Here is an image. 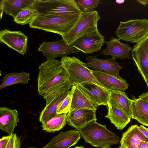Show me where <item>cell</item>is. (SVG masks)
Masks as SVG:
<instances>
[{
	"instance_id": "obj_1",
	"label": "cell",
	"mask_w": 148,
	"mask_h": 148,
	"mask_svg": "<svg viewBox=\"0 0 148 148\" xmlns=\"http://www.w3.org/2000/svg\"><path fill=\"white\" fill-rule=\"evenodd\" d=\"M38 91L42 96L71 88L69 76L60 61L47 60L39 66Z\"/></svg>"
},
{
	"instance_id": "obj_2",
	"label": "cell",
	"mask_w": 148,
	"mask_h": 148,
	"mask_svg": "<svg viewBox=\"0 0 148 148\" xmlns=\"http://www.w3.org/2000/svg\"><path fill=\"white\" fill-rule=\"evenodd\" d=\"M80 14L46 16L39 13L29 24L31 28L38 29L62 36L66 35L78 20Z\"/></svg>"
},
{
	"instance_id": "obj_3",
	"label": "cell",
	"mask_w": 148,
	"mask_h": 148,
	"mask_svg": "<svg viewBox=\"0 0 148 148\" xmlns=\"http://www.w3.org/2000/svg\"><path fill=\"white\" fill-rule=\"evenodd\" d=\"M77 130L85 142L94 147H110L118 144L119 141L118 136L109 130L106 125L97 123V120L90 122Z\"/></svg>"
},
{
	"instance_id": "obj_4",
	"label": "cell",
	"mask_w": 148,
	"mask_h": 148,
	"mask_svg": "<svg viewBox=\"0 0 148 148\" xmlns=\"http://www.w3.org/2000/svg\"><path fill=\"white\" fill-rule=\"evenodd\" d=\"M61 66L68 74L72 86L84 83L95 84L106 89L97 79L92 71L86 63L77 57L65 56L62 57Z\"/></svg>"
},
{
	"instance_id": "obj_5",
	"label": "cell",
	"mask_w": 148,
	"mask_h": 148,
	"mask_svg": "<svg viewBox=\"0 0 148 148\" xmlns=\"http://www.w3.org/2000/svg\"><path fill=\"white\" fill-rule=\"evenodd\" d=\"M101 18L97 10L90 12H81L79 18L70 32L62 36V39L68 45L82 36L98 30L97 24Z\"/></svg>"
},
{
	"instance_id": "obj_6",
	"label": "cell",
	"mask_w": 148,
	"mask_h": 148,
	"mask_svg": "<svg viewBox=\"0 0 148 148\" xmlns=\"http://www.w3.org/2000/svg\"><path fill=\"white\" fill-rule=\"evenodd\" d=\"M32 6L46 16L80 14L82 12L75 0H36Z\"/></svg>"
},
{
	"instance_id": "obj_7",
	"label": "cell",
	"mask_w": 148,
	"mask_h": 148,
	"mask_svg": "<svg viewBox=\"0 0 148 148\" xmlns=\"http://www.w3.org/2000/svg\"><path fill=\"white\" fill-rule=\"evenodd\" d=\"M120 23L115 31L120 39L131 43H137L148 35V20L131 19Z\"/></svg>"
},
{
	"instance_id": "obj_8",
	"label": "cell",
	"mask_w": 148,
	"mask_h": 148,
	"mask_svg": "<svg viewBox=\"0 0 148 148\" xmlns=\"http://www.w3.org/2000/svg\"><path fill=\"white\" fill-rule=\"evenodd\" d=\"M47 60L55 59L71 54H77L80 51L72 46L67 45L62 39L53 42L44 41L38 48Z\"/></svg>"
},
{
	"instance_id": "obj_9",
	"label": "cell",
	"mask_w": 148,
	"mask_h": 148,
	"mask_svg": "<svg viewBox=\"0 0 148 148\" xmlns=\"http://www.w3.org/2000/svg\"><path fill=\"white\" fill-rule=\"evenodd\" d=\"M105 42L104 36L98 30L82 36L72 46L85 54H91L100 50Z\"/></svg>"
},
{
	"instance_id": "obj_10",
	"label": "cell",
	"mask_w": 148,
	"mask_h": 148,
	"mask_svg": "<svg viewBox=\"0 0 148 148\" xmlns=\"http://www.w3.org/2000/svg\"><path fill=\"white\" fill-rule=\"evenodd\" d=\"M131 53L138 71L146 82L148 79V35L134 46Z\"/></svg>"
},
{
	"instance_id": "obj_11",
	"label": "cell",
	"mask_w": 148,
	"mask_h": 148,
	"mask_svg": "<svg viewBox=\"0 0 148 148\" xmlns=\"http://www.w3.org/2000/svg\"><path fill=\"white\" fill-rule=\"evenodd\" d=\"M27 37L21 31L7 29L0 32V41L10 48L24 55L26 53Z\"/></svg>"
},
{
	"instance_id": "obj_12",
	"label": "cell",
	"mask_w": 148,
	"mask_h": 148,
	"mask_svg": "<svg viewBox=\"0 0 148 148\" xmlns=\"http://www.w3.org/2000/svg\"><path fill=\"white\" fill-rule=\"evenodd\" d=\"M66 90L45 95L43 97L46 101V106L41 112L39 120L41 123L46 122L56 115L60 103L70 92Z\"/></svg>"
},
{
	"instance_id": "obj_13",
	"label": "cell",
	"mask_w": 148,
	"mask_h": 148,
	"mask_svg": "<svg viewBox=\"0 0 148 148\" xmlns=\"http://www.w3.org/2000/svg\"><path fill=\"white\" fill-rule=\"evenodd\" d=\"M98 55L95 56H87L86 63L88 67H91L94 70L104 71L118 78L121 77L119 75V70L122 66L113 58L106 59H99Z\"/></svg>"
},
{
	"instance_id": "obj_14",
	"label": "cell",
	"mask_w": 148,
	"mask_h": 148,
	"mask_svg": "<svg viewBox=\"0 0 148 148\" xmlns=\"http://www.w3.org/2000/svg\"><path fill=\"white\" fill-rule=\"evenodd\" d=\"M108 111L105 117L119 130H122L130 122L131 118L119 106L110 93L107 103Z\"/></svg>"
},
{
	"instance_id": "obj_15",
	"label": "cell",
	"mask_w": 148,
	"mask_h": 148,
	"mask_svg": "<svg viewBox=\"0 0 148 148\" xmlns=\"http://www.w3.org/2000/svg\"><path fill=\"white\" fill-rule=\"evenodd\" d=\"M96 111L90 109L76 110L69 111L66 115V123L77 130L90 122L97 120Z\"/></svg>"
},
{
	"instance_id": "obj_16",
	"label": "cell",
	"mask_w": 148,
	"mask_h": 148,
	"mask_svg": "<svg viewBox=\"0 0 148 148\" xmlns=\"http://www.w3.org/2000/svg\"><path fill=\"white\" fill-rule=\"evenodd\" d=\"M81 137L76 129L60 132L53 137L43 148H69L77 144Z\"/></svg>"
},
{
	"instance_id": "obj_17",
	"label": "cell",
	"mask_w": 148,
	"mask_h": 148,
	"mask_svg": "<svg viewBox=\"0 0 148 148\" xmlns=\"http://www.w3.org/2000/svg\"><path fill=\"white\" fill-rule=\"evenodd\" d=\"M92 71L98 81L108 90H118L124 92L128 88V83L125 79L121 77L118 78L103 71Z\"/></svg>"
},
{
	"instance_id": "obj_18",
	"label": "cell",
	"mask_w": 148,
	"mask_h": 148,
	"mask_svg": "<svg viewBox=\"0 0 148 148\" xmlns=\"http://www.w3.org/2000/svg\"><path fill=\"white\" fill-rule=\"evenodd\" d=\"M74 86L82 90L98 106H107L110 94L108 90L90 83L79 84Z\"/></svg>"
},
{
	"instance_id": "obj_19",
	"label": "cell",
	"mask_w": 148,
	"mask_h": 148,
	"mask_svg": "<svg viewBox=\"0 0 148 148\" xmlns=\"http://www.w3.org/2000/svg\"><path fill=\"white\" fill-rule=\"evenodd\" d=\"M119 38L112 37L110 41L105 42L107 47L101 53L105 56H111L115 60L129 58L130 56V52L132 50V48L127 43L121 42Z\"/></svg>"
},
{
	"instance_id": "obj_20",
	"label": "cell",
	"mask_w": 148,
	"mask_h": 148,
	"mask_svg": "<svg viewBox=\"0 0 148 148\" xmlns=\"http://www.w3.org/2000/svg\"><path fill=\"white\" fill-rule=\"evenodd\" d=\"M18 113L16 109L6 107H0V129L8 135L14 133L19 122Z\"/></svg>"
},
{
	"instance_id": "obj_21",
	"label": "cell",
	"mask_w": 148,
	"mask_h": 148,
	"mask_svg": "<svg viewBox=\"0 0 148 148\" xmlns=\"http://www.w3.org/2000/svg\"><path fill=\"white\" fill-rule=\"evenodd\" d=\"M138 126L137 124L132 125L123 133L121 146L127 148H138L141 141L148 142V138L138 130Z\"/></svg>"
},
{
	"instance_id": "obj_22",
	"label": "cell",
	"mask_w": 148,
	"mask_h": 148,
	"mask_svg": "<svg viewBox=\"0 0 148 148\" xmlns=\"http://www.w3.org/2000/svg\"><path fill=\"white\" fill-rule=\"evenodd\" d=\"M133 97L131 118L148 127V101L141 95L138 98Z\"/></svg>"
},
{
	"instance_id": "obj_23",
	"label": "cell",
	"mask_w": 148,
	"mask_h": 148,
	"mask_svg": "<svg viewBox=\"0 0 148 148\" xmlns=\"http://www.w3.org/2000/svg\"><path fill=\"white\" fill-rule=\"evenodd\" d=\"M71 108L69 111L79 109L96 111L99 106L75 86H74Z\"/></svg>"
},
{
	"instance_id": "obj_24",
	"label": "cell",
	"mask_w": 148,
	"mask_h": 148,
	"mask_svg": "<svg viewBox=\"0 0 148 148\" xmlns=\"http://www.w3.org/2000/svg\"><path fill=\"white\" fill-rule=\"evenodd\" d=\"M3 11L15 18L23 10L32 5L36 0H0Z\"/></svg>"
},
{
	"instance_id": "obj_25",
	"label": "cell",
	"mask_w": 148,
	"mask_h": 148,
	"mask_svg": "<svg viewBox=\"0 0 148 148\" xmlns=\"http://www.w3.org/2000/svg\"><path fill=\"white\" fill-rule=\"evenodd\" d=\"M30 74L23 71L21 73L15 72L4 75L1 80L2 82L0 85V90L8 86L15 84H27L30 79Z\"/></svg>"
},
{
	"instance_id": "obj_26",
	"label": "cell",
	"mask_w": 148,
	"mask_h": 148,
	"mask_svg": "<svg viewBox=\"0 0 148 148\" xmlns=\"http://www.w3.org/2000/svg\"><path fill=\"white\" fill-rule=\"evenodd\" d=\"M120 108L131 118L132 100L129 98L125 92L118 90H108Z\"/></svg>"
},
{
	"instance_id": "obj_27",
	"label": "cell",
	"mask_w": 148,
	"mask_h": 148,
	"mask_svg": "<svg viewBox=\"0 0 148 148\" xmlns=\"http://www.w3.org/2000/svg\"><path fill=\"white\" fill-rule=\"evenodd\" d=\"M67 113L57 114L49 120L42 123V130L49 133L62 129L66 123Z\"/></svg>"
},
{
	"instance_id": "obj_28",
	"label": "cell",
	"mask_w": 148,
	"mask_h": 148,
	"mask_svg": "<svg viewBox=\"0 0 148 148\" xmlns=\"http://www.w3.org/2000/svg\"><path fill=\"white\" fill-rule=\"evenodd\" d=\"M39 13L32 5L21 11L13 21L16 23L21 25L29 24Z\"/></svg>"
},
{
	"instance_id": "obj_29",
	"label": "cell",
	"mask_w": 148,
	"mask_h": 148,
	"mask_svg": "<svg viewBox=\"0 0 148 148\" xmlns=\"http://www.w3.org/2000/svg\"><path fill=\"white\" fill-rule=\"evenodd\" d=\"M100 0H77L76 3L82 12H90L94 11L100 3Z\"/></svg>"
},
{
	"instance_id": "obj_30",
	"label": "cell",
	"mask_w": 148,
	"mask_h": 148,
	"mask_svg": "<svg viewBox=\"0 0 148 148\" xmlns=\"http://www.w3.org/2000/svg\"><path fill=\"white\" fill-rule=\"evenodd\" d=\"M74 86H72L68 95L59 106L57 111V114L67 113L69 111L72 102Z\"/></svg>"
},
{
	"instance_id": "obj_31",
	"label": "cell",
	"mask_w": 148,
	"mask_h": 148,
	"mask_svg": "<svg viewBox=\"0 0 148 148\" xmlns=\"http://www.w3.org/2000/svg\"><path fill=\"white\" fill-rule=\"evenodd\" d=\"M20 138L15 133L10 135V137L6 148H21Z\"/></svg>"
},
{
	"instance_id": "obj_32",
	"label": "cell",
	"mask_w": 148,
	"mask_h": 148,
	"mask_svg": "<svg viewBox=\"0 0 148 148\" xmlns=\"http://www.w3.org/2000/svg\"><path fill=\"white\" fill-rule=\"evenodd\" d=\"M10 135L3 136L0 139V148H6L10 138Z\"/></svg>"
},
{
	"instance_id": "obj_33",
	"label": "cell",
	"mask_w": 148,
	"mask_h": 148,
	"mask_svg": "<svg viewBox=\"0 0 148 148\" xmlns=\"http://www.w3.org/2000/svg\"><path fill=\"white\" fill-rule=\"evenodd\" d=\"M138 128L140 131L148 138V128H146L142 125L138 126Z\"/></svg>"
},
{
	"instance_id": "obj_34",
	"label": "cell",
	"mask_w": 148,
	"mask_h": 148,
	"mask_svg": "<svg viewBox=\"0 0 148 148\" xmlns=\"http://www.w3.org/2000/svg\"><path fill=\"white\" fill-rule=\"evenodd\" d=\"M138 148H148V142L141 141L138 145Z\"/></svg>"
},
{
	"instance_id": "obj_35",
	"label": "cell",
	"mask_w": 148,
	"mask_h": 148,
	"mask_svg": "<svg viewBox=\"0 0 148 148\" xmlns=\"http://www.w3.org/2000/svg\"><path fill=\"white\" fill-rule=\"evenodd\" d=\"M137 1L140 3V4L145 6H146L147 4H148V0H137Z\"/></svg>"
},
{
	"instance_id": "obj_36",
	"label": "cell",
	"mask_w": 148,
	"mask_h": 148,
	"mask_svg": "<svg viewBox=\"0 0 148 148\" xmlns=\"http://www.w3.org/2000/svg\"><path fill=\"white\" fill-rule=\"evenodd\" d=\"M0 19H1L3 11V7L2 3L1 1H0Z\"/></svg>"
},
{
	"instance_id": "obj_37",
	"label": "cell",
	"mask_w": 148,
	"mask_h": 148,
	"mask_svg": "<svg viewBox=\"0 0 148 148\" xmlns=\"http://www.w3.org/2000/svg\"><path fill=\"white\" fill-rule=\"evenodd\" d=\"M141 95L144 97L148 101V92L143 93Z\"/></svg>"
},
{
	"instance_id": "obj_38",
	"label": "cell",
	"mask_w": 148,
	"mask_h": 148,
	"mask_svg": "<svg viewBox=\"0 0 148 148\" xmlns=\"http://www.w3.org/2000/svg\"><path fill=\"white\" fill-rule=\"evenodd\" d=\"M116 1L118 3L121 4L122 3H124V2L125 1V0H122L121 1Z\"/></svg>"
},
{
	"instance_id": "obj_39",
	"label": "cell",
	"mask_w": 148,
	"mask_h": 148,
	"mask_svg": "<svg viewBox=\"0 0 148 148\" xmlns=\"http://www.w3.org/2000/svg\"><path fill=\"white\" fill-rule=\"evenodd\" d=\"M74 148H84V146H76Z\"/></svg>"
},
{
	"instance_id": "obj_40",
	"label": "cell",
	"mask_w": 148,
	"mask_h": 148,
	"mask_svg": "<svg viewBox=\"0 0 148 148\" xmlns=\"http://www.w3.org/2000/svg\"><path fill=\"white\" fill-rule=\"evenodd\" d=\"M145 82L147 84V88H148V79Z\"/></svg>"
},
{
	"instance_id": "obj_41",
	"label": "cell",
	"mask_w": 148,
	"mask_h": 148,
	"mask_svg": "<svg viewBox=\"0 0 148 148\" xmlns=\"http://www.w3.org/2000/svg\"><path fill=\"white\" fill-rule=\"evenodd\" d=\"M119 148H127L125 147H123V146H120L119 147Z\"/></svg>"
},
{
	"instance_id": "obj_42",
	"label": "cell",
	"mask_w": 148,
	"mask_h": 148,
	"mask_svg": "<svg viewBox=\"0 0 148 148\" xmlns=\"http://www.w3.org/2000/svg\"><path fill=\"white\" fill-rule=\"evenodd\" d=\"M101 148H111L110 147H105Z\"/></svg>"
},
{
	"instance_id": "obj_43",
	"label": "cell",
	"mask_w": 148,
	"mask_h": 148,
	"mask_svg": "<svg viewBox=\"0 0 148 148\" xmlns=\"http://www.w3.org/2000/svg\"><path fill=\"white\" fill-rule=\"evenodd\" d=\"M27 148H34V147H28Z\"/></svg>"
}]
</instances>
